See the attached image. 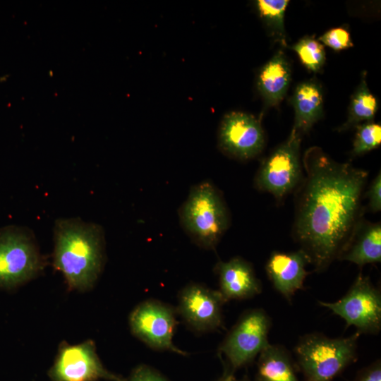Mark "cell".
<instances>
[{
    "instance_id": "6da1fadb",
    "label": "cell",
    "mask_w": 381,
    "mask_h": 381,
    "mask_svg": "<svg viewBox=\"0 0 381 381\" xmlns=\"http://www.w3.org/2000/svg\"><path fill=\"white\" fill-rule=\"evenodd\" d=\"M302 164L293 236L314 270L322 272L340 258L362 222L368 172L337 162L317 147L307 150Z\"/></svg>"
},
{
    "instance_id": "7a4b0ae2",
    "label": "cell",
    "mask_w": 381,
    "mask_h": 381,
    "mask_svg": "<svg viewBox=\"0 0 381 381\" xmlns=\"http://www.w3.org/2000/svg\"><path fill=\"white\" fill-rule=\"evenodd\" d=\"M102 226L80 218H59L54 226L53 266L65 279L69 290L91 289L105 264Z\"/></svg>"
},
{
    "instance_id": "3957f363",
    "label": "cell",
    "mask_w": 381,
    "mask_h": 381,
    "mask_svg": "<svg viewBox=\"0 0 381 381\" xmlns=\"http://www.w3.org/2000/svg\"><path fill=\"white\" fill-rule=\"evenodd\" d=\"M180 224L197 246L212 250L229 227L230 214L221 191L210 181L193 186L179 210Z\"/></svg>"
},
{
    "instance_id": "277c9868",
    "label": "cell",
    "mask_w": 381,
    "mask_h": 381,
    "mask_svg": "<svg viewBox=\"0 0 381 381\" xmlns=\"http://www.w3.org/2000/svg\"><path fill=\"white\" fill-rule=\"evenodd\" d=\"M361 334L331 338L321 333L301 337L294 348L299 367L306 381H332L354 362Z\"/></svg>"
},
{
    "instance_id": "5b68a950",
    "label": "cell",
    "mask_w": 381,
    "mask_h": 381,
    "mask_svg": "<svg viewBox=\"0 0 381 381\" xmlns=\"http://www.w3.org/2000/svg\"><path fill=\"white\" fill-rule=\"evenodd\" d=\"M46 259L30 229L8 225L0 228V289L12 290L38 277Z\"/></svg>"
},
{
    "instance_id": "8992f818",
    "label": "cell",
    "mask_w": 381,
    "mask_h": 381,
    "mask_svg": "<svg viewBox=\"0 0 381 381\" xmlns=\"http://www.w3.org/2000/svg\"><path fill=\"white\" fill-rule=\"evenodd\" d=\"M301 140V135L291 131L288 139L262 162L254 179L258 190L280 201L296 189L303 175Z\"/></svg>"
},
{
    "instance_id": "52a82bcc",
    "label": "cell",
    "mask_w": 381,
    "mask_h": 381,
    "mask_svg": "<svg viewBox=\"0 0 381 381\" xmlns=\"http://www.w3.org/2000/svg\"><path fill=\"white\" fill-rule=\"evenodd\" d=\"M319 304L341 318L346 327H355L360 334H377L381 329V292L362 273L340 299Z\"/></svg>"
},
{
    "instance_id": "ba28073f",
    "label": "cell",
    "mask_w": 381,
    "mask_h": 381,
    "mask_svg": "<svg viewBox=\"0 0 381 381\" xmlns=\"http://www.w3.org/2000/svg\"><path fill=\"white\" fill-rule=\"evenodd\" d=\"M271 319L261 308L246 310L219 347L233 370L250 363L270 344Z\"/></svg>"
},
{
    "instance_id": "9c48e42d",
    "label": "cell",
    "mask_w": 381,
    "mask_h": 381,
    "mask_svg": "<svg viewBox=\"0 0 381 381\" xmlns=\"http://www.w3.org/2000/svg\"><path fill=\"white\" fill-rule=\"evenodd\" d=\"M48 376L52 381L126 380L105 368L91 339L75 345L61 341Z\"/></svg>"
},
{
    "instance_id": "30bf717a",
    "label": "cell",
    "mask_w": 381,
    "mask_h": 381,
    "mask_svg": "<svg viewBox=\"0 0 381 381\" xmlns=\"http://www.w3.org/2000/svg\"><path fill=\"white\" fill-rule=\"evenodd\" d=\"M128 323L132 334L150 348L186 356L172 341L177 322L170 306L157 300L144 301L130 313Z\"/></svg>"
},
{
    "instance_id": "8fae6325",
    "label": "cell",
    "mask_w": 381,
    "mask_h": 381,
    "mask_svg": "<svg viewBox=\"0 0 381 381\" xmlns=\"http://www.w3.org/2000/svg\"><path fill=\"white\" fill-rule=\"evenodd\" d=\"M218 140L220 149L227 155L248 160L261 153L265 137L260 121L254 116L232 111L222 121Z\"/></svg>"
},
{
    "instance_id": "7c38bea8",
    "label": "cell",
    "mask_w": 381,
    "mask_h": 381,
    "mask_svg": "<svg viewBox=\"0 0 381 381\" xmlns=\"http://www.w3.org/2000/svg\"><path fill=\"white\" fill-rule=\"evenodd\" d=\"M224 303L218 290L193 283L180 291L177 311L193 330L212 331L222 325V306Z\"/></svg>"
},
{
    "instance_id": "4fadbf2b",
    "label": "cell",
    "mask_w": 381,
    "mask_h": 381,
    "mask_svg": "<svg viewBox=\"0 0 381 381\" xmlns=\"http://www.w3.org/2000/svg\"><path fill=\"white\" fill-rule=\"evenodd\" d=\"M308 264L310 259L301 248L288 253L274 251L266 262L265 271L274 289L290 301L304 287Z\"/></svg>"
},
{
    "instance_id": "5bb4252c",
    "label": "cell",
    "mask_w": 381,
    "mask_h": 381,
    "mask_svg": "<svg viewBox=\"0 0 381 381\" xmlns=\"http://www.w3.org/2000/svg\"><path fill=\"white\" fill-rule=\"evenodd\" d=\"M219 291L225 302L253 298L262 291V284L252 265L241 257L219 261L215 267Z\"/></svg>"
},
{
    "instance_id": "9a60e30c",
    "label": "cell",
    "mask_w": 381,
    "mask_h": 381,
    "mask_svg": "<svg viewBox=\"0 0 381 381\" xmlns=\"http://www.w3.org/2000/svg\"><path fill=\"white\" fill-rule=\"evenodd\" d=\"M295 110L292 131L302 135L308 132L322 115L323 97L318 83L308 80L298 84L291 98Z\"/></svg>"
},
{
    "instance_id": "2e32d148",
    "label": "cell",
    "mask_w": 381,
    "mask_h": 381,
    "mask_svg": "<svg viewBox=\"0 0 381 381\" xmlns=\"http://www.w3.org/2000/svg\"><path fill=\"white\" fill-rule=\"evenodd\" d=\"M359 267L381 261V224L361 222L351 243L339 258Z\"/></svg>"
},
{
    "instance_id": "e0dca14e",
    "label": "cell",
    "mask_w": 381,
    "mask_h": 381,
    "mask_svg": "<svg viewBox=\"0 0 381 381\" xmlns=\"http://www.w3.org/2000/svg\"><path fill=\"white\" fill-rule=\"evenodd\" d=\"M290 79V66L284 53L279 51L260 69L258 87L270 105H277L286 95Z\"/></svg>"
},
{
    "instance_id": "ac0fdd59",
    "label": "cell",
    "mask_w": 381,
    "mask_h": 381,
    "mask_svg": "<svg viewBox=\"0 0 381 381\" xmlns=\"http://www.w3.org/2000/svg\"><path fill=\"white\" fill-rule=\"evenodd\" d=\"M258 381H299L292 359L282 345L270 344L259 355Z\"/></svg>"
},
{
    "instance_id": "d6986e66",
    "label": "cell",
    "mask_w": 381,
    "mask_h": 381,
    "mask_svg": "<svg viewBox=\"0 0 381 381\" xmlns=\"http://www.w3.org/2000/svg\"><path fill=\"white\" fill-rule=\"evenodd\" d=\"M377 109V100L368 89L364 73L351 97L347 120L339 131H344L356 127L363 121H372Z\"/></svg>"
},
{
    "instance_id": "ffe728a7",
    "label": "cell",
    "mask_w": 381,
    "mask_h": 381,
    "mask_svg": "<svg viewBox=\"0 0 381 381\" xmlns=\"http://www.w3.org/2000/svg\"><path fill=\"white\" fill-rule=\"evenodd\" d=\"M288 0H258L256 8L276 40L285 45L284 13Z\"/></svg>"
},
{
    "instance_id": "44dd1931",
    "label": "cell",
    "mask_w": 381,
    "mask_h": 381,
    "mask_svg": "<svg viewBox=\"0 0 381 381\" xmlns=\"http://www.w3.org/2000/svg\"><path fill=\"white\" fill-rule=\"evenodd\" d=\"M292 49L296 52L302 64L310 71L318 72L325 64L324 47L313 37H303Z\"/></svg>"
},
{
    "instance_id": "7402d4cb",
    "label": "cell",
    "mask_w": 381,
    "mask_h": 381,
    "mask_svg": "<svg viewBox=\"0 0 381 381\" xmlns=\"http://www.w3.org/2000/svg\"><path fill=\"white\" fill-rule=\"evenodd\" d=\"M353 143L352 155L358 156L377 148L381 144V126L373 121L358 125Z\"/></svg>"
},
{
    "instance_id": "603a6c76",
    "label": "cell",
    "mask_w": 381,
    "mask_h": 381,
    "mask_svg": "<svg viewBox=\"0 0 381 381\" xmlns=\"http://www.w3.org/2000/svg\"><path fill=\"white\" fill-rule=\"evenodd\" d=\"M319 40L335 51L353 47L349 32L343 28H332L319 37Z\"/></svg>"
},
{
    "instance_id": "cb8c5ba5",
    "label": "cell",
    "mask_w": 381,
    "mask_h": 381,
    "mask_svg": "<svg viewBox=\"0 0 381 381\" xmlns=\"http://www.w3.org/2000/svg\"><path fill=\"white\" fill-rule=\"evenodd\" d=\"M126 381H168L154 368L140 365L135 368Z\"/></svg>"
},
{
    "instance_id": "d4e9b609",
    "label": "cell",
    "mask_w": 381,
    "mask_h": 381,
    "mask_svg": "<svg viewBox=\"0 0 381 381\" xmlns=\"http://www.w3.org/2000/svg\"><path fill=\"white\" fill-rule=\"evenodd\" d=\"M368 198V206L373 212H380L381 210V174L376 175L371 182L366 193Z\"/></svg>"
},
{
    "instance_id": "484cf974",
    "label": "cell",
    "mask_w": 381,
    "mask_h": 381,
    "mask_svg": "<svg viewBox=\"0 0 381 381\" xmlns=\"http://www.w3.org/2000/svg\"><path fill=\"white\" fill-rule=\"evenodd\" d=\"M355 381H381V363L380 360L369 365Z\"/></svg>"
},
{
    "instance_id": "4316f807",
    "label": "cell",
    "mask_w": 381,
    "mask_h": 381,
    "mask_svg": "<svg viewBox=\"0 0 381 381\" xmlns=\"http://www.w3.org/2000/svg\"><path fill=\"white\" fill-rule=\"evenodd\" d=\"M226 381H246V380H237L234 377L231 372H227Z\"/></svg>"
},
{
    "instance_id": "83f0119b",
    "label": "cell",
    "mask_w": 381,
    "mask_h": 381,
    "mask_svg": "<svg viewBox=\"0 0 381 381\" xmlns=\"http://www.w3.org/2000/svg\"><path fill=\"white\" fill-rule=\"evenodd\" d=\"M227 372L224 373V375L217 381H226Z\"/></svg>"
}]
</instances>
